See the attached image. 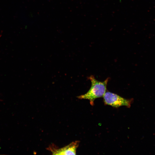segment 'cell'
Segmentation results:
<instances>
[{"label": "cell", "instance_id": "cell-1", "mask_svg": "<svg viewBox=\"0 0 155 155\" xmlns=\"http://www.w3.org/2000/svg\"><path fill=\"white\" fill-rule=\"evenodd\" d=\"M88 78L91 82V87L86 94L78 97L80 99H86L89 100L90 104L93 106L94 101L96 98L103 97L106 92L107 83L109 78L104 81L101 82L96 80L92 75L90 76Z\"/></svg>", "mask_w": 155, "mask_h": 155}, {"label": "cell", "instance_id": "cell-2", "mask_svg": "<svg viewBox=\"0 0 155 155\" xmlns=\"http://www.w3.org/2000/svg\"><path fill=\"white\" fill-rule=\"evenodd\" d=\"M103 97L105 104L115 108L121 106L130 107L133 100L131 99H126L109 91L106 92Z\"/></svg>", "mask_w": 155, "mask_h": 155}, {"label": "cell", "instance_id": "cell-3", "mask_svg": "<svg viewBox=\"0 0 155 155\" xmlns=\"http://www.w3.org/2000/svg\"><path fill=\"white\" fill-rule=\"evenodd\" d=\"M79 142L78 141L73 142L67 145L60 148H58L52 145L47 149L53 155H75Z\"/></svg>", "mask_w": 155, "mask_h": 155}]
</instances>
